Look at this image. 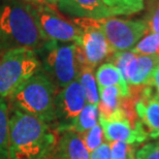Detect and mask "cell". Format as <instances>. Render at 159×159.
Wrapping results in <instances>:
<instances>
[{
    "label": "cell",
    "mask_w": 159,
    "mask_h": 159,
    "mask_svg": "<svg viewBox=\"0 0 159 159\" xmlns=\"http://www.w3.org/2000/svg\"><path fill=\"white\" fill-rule=\"evenodd\" d=\"M87 101L78 79L62 90L55 97V120L58 121L59 131L72 129L74 123Z\"/></svg>",
    "instance_id": "obj_10"
},
{
    "label": "cell",
    "mask_w": 159,
    "mask_h": 159,
    "mask_svg": "<svg viewBox=\"0 0 159 159\" xmlns=\"http://www.w3.org/2000/svg\"><path fill=\"white\" fill-rule=\"evenodd\" d=\"M78 81L84 90L87 103L97 106L99 102V91H98V86L93 74V69L89 67L82 68L79 72Z\"/></svg>",
    "instance_id": "obj_18"
},
{
    "label": "cell",
    "mask_w": 159,
    "mask_h": 159,
    "mask_svg": "<svg viewBox=\"0 0 159 159\" xmlns=\"http://www.w3.org/2000/svg\"><path fill=\"white\" fill-rule=\"evenodd\" d=\"M0 159H9V118L7 106L0 97Z\"/></svg>",
    "instance_id": "obj_20"
},
{
    "label": "cell",
    "mask_w": 159,
    "mask_h": 159,
    "mask_svg": "<svg viewBox=\"0 0 159 159\" xmlns=\"http://www.w3.org/2000/svg\"><path fill=\"white\" fill-rule=\"evenodd\" d=\"M0 30L20 47L36 49L46 40L40 33L31 6L11 1L0 11Z\"/></svg>",
    "instance_id": "obj_3"
},
{
    "label": "cell",
    "mask_w": 159,
    "mask_h": 159,
    "mask_svg": "<svg viewBox=\"0 0 159 159\" xmlns=\"http://www.w3.org/2000/svg\"><path fill=\"white\" fill-rule=\"evenodd\" d=\"M32 3H35L37 5H47V6H53L56 5L59 2V0H27Z\"/></svg>",
    "instance_id": "obj_28"
},
{
    "label": "cell",
    "mask_w": 159,
    "mask_h": 159,
    "mask_svg": "<svg viewBox=\"0 0 159 159\" xmlns=\"http://www.w3.org/2000/svg\"><path fill=\"white\" fill-rule=\"evenodd\" d=\"M32 12L46 41L78 43L81 39L82 30L72 20L62 17L52 6L37 5L32 8Z\"/></svg>",
    "instance_id": "obj_7"
},
{
    "label": "cell",
    "mask_w": 159,
    "mask_h": 159,
    "mask_svg": "<svg viewBox=\"0 0 159 159\" xmlns=\"http://www.w3.org/2000/svg\"><path fill=\"white\" fill-rule=\"evenodd\" d=\"M40 68L32 49L17 47L0 55V97H11L16 90Z\"/></svg>",
    "instance_id": "obj_4"
},
{
    "label": "cell",
    "mask_w": 159,
    "mask_h": 159,
    "mask_svg": "<svg viewBox=\"0 0 159 159\" xmlns=\"http://www.w3.org/2000/svg\"><path fill=\"white\" fill-rule=\"evenodd\" d=\"M134 111L138 119L151 139L159 138V99L154 96L150 86H143L136 91Z\"/></svg>",
    "instance_id": "obj_11"
},
{
    "label": "cell",
    "mask_w": 159,
    "mask_h": 159,
    "mask_svg": "<svg viewBox=\"0 0 159 159\" xmlns=\"http://www.w3.org/2000/svg\"><path fill=\"white\" fill-rule=\"evenodd\" d=\"M131 52L138 55L159 57V33H148L135 44Z\"/></svg>",
    "instance_id": "obj_21"
},
{
    "label": "cell",
    "mask_w": 159,
    "mask_h": 159,
    "mask_svg": "<svg viewBox=\"0 0 159 159\" xmlns=\"http://www.w3.org/2000/svg\"><path fill=\"white\" fill-rule=\"evenodd\" d=\"M109 144L112 159H135L136 146L123 142H112Z\"/></svg>",
    "instance_id": "obj_23"
},
{
    "label": "cell",
    "mask_w": 159,
    "mask_h": 159,
    "mask_svg": "<svg viewBox=\"0 0 159 159\" xmlns=\"http://www.w3.org/2000/svg\"><path fill=\"white\" fill-rule=\"evenodd\" d=\"M55 144L48 123L14 110L9 118V158L44 159Z\"/></svg>",
    "instance_id": "obj_1"
},
{
    "label": "cell",
    "mask_w": 159,
    "mask_h": 159,
    "mask_svg": "<svg viewBox=\"0 0 159 159\" xmlns=\"http://www.w3.org/2000/svg\"><path fill=\"white\" fill-rule=\"evenodd\" d=\"M135 159H159V142L143 146L135 152Z\"/></svg>",
    "instance_id": "obj_24"
},
{
    "label": "cell",
    "mask_w": 159,
    "mask_h": 159,
    "mask_svg": "<svg viewBox=\"0 0 159 159\" xmlns=\"http://www.w3.org/2000/svg\"><path fill=\"white\" fill-rule=\"evenodd\" d=\"M99 124L102 127L104 139L107 143L123 142L138 146L146 142L149 138L139 120L136 124H132L127 118L114 121L99 120Z\"/></svg>",
    "instance_id": "obj_12"
},
{
    "label": "cell",
    "mask_w": 159,
    "mask_h": 159,
    "mask_svg": "<svg viewBox=\"0 0 159 159\" xmlns=\"http://www.w3.org/2000/svg\"><path fill=\"white\" fill-rule=\"evenodd\" d=\"M43 52V68L56 87L64 88L78 79L80 65L77 44L46 41Z\"/></svg>",
    "instance_id": "obj_5"
},
{
    "label": "cell",
    "mask_w": 159,
    "mask_h": 159,
    "mask_svg": "<svg viewBox=\"0 0 159 159\" xmlns=\"http://www.w3.org/2000/svg\"><path fill=\"white\" fill-rule=\"evenodd\" d=\"M98 120H99V112L97 106L86 103L84 109L81 111L75 119L71 130L79 134H82L98 124Z\"/></svg>",
    "instance_id": "obj_19"
},
{
    "label": "cell",
    "mask_w": 159,
    "mask_h": 159,
    "mask_svg": "<svg viewBox=\"0 0 159 159\" xmlns=\"http://www.w3.org/2000/svg\"><path fill=\"white\" fill-rule=\"evenodd\" d=\"M90 159H112L109 143L103 142L99 147L92 151L90 154Z\"/></svg>",
    "instance_id": "obj_25"
},
{
    "label": "cell",
    "mask_w": 159,
    "mask_h": 159,
    "mask_svg": "<svg viewBox=\"0 0 159 159\" xmlns=\"http://www.w3.org/2000/svg\"><path fill=\"white\" fill-rule=\"evenodd\" d=\"M99 102L97 104L99 112V120L114 121L127 118L122 107L123 97L120 90L115 86L98 88ZM128 119V118H127Z\"/></svg>",
    "instance_id": "obj_14"
},
{
    "label": "cell",
    "mask_w": 159,
    "mask_h": 159,
    "mask_svg": "<svg viewBox=\"0 0 159 159\" xmlns=\"http://www.w3.org/2000/svg\"><path fill=\"white\" fill-rule=\"evenodd\" d=\"M149 86H150L152 91H153L154 96L159 99V61L156 66H155L153 72H152Z\"/></svg>",
    "instance_id": "obj_27"
},
{
    "label": "cell",
    "mask_w": 159,
    "mask_h": 159,
    "mask_svg": "<svg viewBox=\"0 0 159 159\" xmlns=\"http://www.w3.org/2000/svg\"><path fill=\"white\" fill-rule=\"evenodd\" d=\"M55 97L56 86L39 70L16 90L11 100L16 110L50 123L55 121Z\"/></svg>",
    "instance_id": "obj_2"
},
{
    "label": "cell",
    "mask_w": 159,
    "mask_h": 159,
    "mask_svg": "<svg viewBox=\"0 0 159 159\" xmlns=\"http://www.w3.org/2000/svg\"><path fill=\"white\" fill-rule=\"evenodd\" d=\"M145 21L148 26V33H159V5L155 7Z\"/></svg>",
    "instance_id": "obj_26"
},
{
    "label": "cell",
    "mask_w": 159,
    "mask_h": 159,
    "mask_svg": "<svg viewBox=\"0 0 159 159\" xmlns=\"http://www.w3.org/2000/svg\"><path fill=\"white\" fill-rule=\"evenodd\" d=\"M58 153L60 159H90L81 134L72 130L64 131L59 141Z\"/></svg>",
    "instance_id": "obj_15"
},
{
    "label": "cell",
    "mask_w": 159,
    "mask_h": 159,
    "mask_svg": "<svg viewBox=\"0 0 159 159\" xmlns=\"http://www.w3.org/2000/svg\"><path fill=\"white\" fill-rule=\"evenodd\" d=\"M112 16H131L145 8V0H102Z\"/></svg>",
    "instance_id": "obj_17"
},
{
    "label": "cell",
    "mask_w": 159,
    "mask_h": 159,
    "mask_svg": "<svg viewBox=\"0 0 159 159\" xmlns=\"http://www.w3.org/2000/svg\"><path fill=\"white\" fill-rule=\"evenodd\" d=\"M84 19L88 24L102 31L114 53L131 51L148 33V26L145 20H129L113 17L100 20Z\"/></svg>",
    "instance_id": "obj_6"
},
{
    "label": "cell",
    "mask_w": 159,
    "mask_h": 159,
    "mask_svg": "<svg viewBox=\"0 0 159 159\" xmlns=\"http://www.w3.org/2000/svg\"><path fill=\"white\" fill-rule=\"evenodd\" d=\"M81 136L89 153H91L92 151H94L95 149L99 147L104 139L102 127L100 126V124H96L91 129L82 133Z\"/></svg>",
    "instance_id": "obj_22"
},
{
    "label": "cell",
    "mask_w": 159,
    "mask_h": 159,
    "mask_svg": "<svg viewBox=\"0 0 159 159\" xmlns=\"http://www.w3.org/2000/svg\"><path fill=\"white\" fill-rule=\"evenodd\" d=\"M158 61V56L138 55L131 51L116 52L111 56V62L119 69L129 88L149 86Z\"/></svg>",
    "instance_id": "obj_8"
},
{
    "label": "cell",
    "mask_w": 159,
    "mask_h": 159,
    "mask_svg": "<svg viewBox=\"0 0 159 159\" xmlns=\"http://www.w3.org/2000/svg\"><path fill=\"white\" fill-rule=\"evenodd\" d=\"M71 20L82 30L81 39L75 44L81 50L86 67L94 69L103 60L111 58L114 52L102 31L88 24L84 18H75Z\"/></svg>",
    "instance_id": "obj_9"
},
{
    "label": "cell",
    "mask_w": 159,
    "mask_h": 159,
    "mask_svg": "<svg viewBox=\"0 0 159 159\" xmlns=\"http://www.w3.org/2000/svg\"><path fill=\"white\" fill-rule=\"evenodd\" d=\"M95 80H96L98 88L115 86L120 90L122 97H130L128 85L123 79L119 69L112 62L103 63L97 68Z\"/></svg>",
    "instance_id": "obj_16"
},
{
    "label": "cell",
    "mask_w": 159,
    "mask_h": 159,
    "mask_svg": "<svg viewBox=\"0 0 159 159\" xmlns=\"http://www.w3.org/2000/svg\"><path fill=\"white\" fill-rule=\"evenodd\" d=\"M59 8L77 18L100 20L112 17L102 0H59Z\"/></svg>",
    "instance_id": "obj_13"
}]
</instances>
